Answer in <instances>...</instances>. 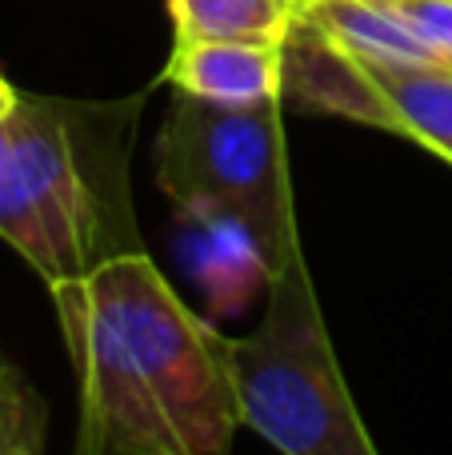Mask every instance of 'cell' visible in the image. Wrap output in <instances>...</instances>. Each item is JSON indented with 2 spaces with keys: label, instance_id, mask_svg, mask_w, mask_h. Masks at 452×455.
I'll return each instance as SVG.
<instances>
[{
  "label": "cell",
  "instance_id": "12",
  "mask_svg": "<svg viewBox=\"0 0 452 455\" xmlns=\"http://www.w3.org/2000/svg\"><path fill=\"white\" fill-rule=\"evenodd\" d=\"M285 4H288V12H293V16H304L312 0H285Z\"/></svg>",
  "mask_w": 452,
  "mask_h": 455
},
{
  "label": "cell",
  "instance_id": "1",
  "mask_svg": "<svg viewBox=\"0 0 452 455\" xmlns=\"http://www.w3.org/2000/svg\"><path fill=\"white\" fill-rule=\"evenodd\" d=\"M77 371L80 455H221L240 427L221 331L144 248L48 283Z\"/></svg>",
  "mask_w": 452,
  "mask_h": 455
},
{
  "label": "cell",
  "instance_id": "4",
  "mask_svg": "<svg viewBox=\"0 0 452 455\" xmlns=\"http://www.w3.org/2000/svg\"><path fill=\"white\" fill-rule=\"evenodd\" d=\"M157 188L200 224H237L269 275L301 248L285 148V100L224 108L176 96L157 136Z\"/></svg>",
  "mask_w": 452,
  "mask_h": 455
},
{
  "label": "cell",
  "instance_id": "3",
  "mask_svg": "<svg viewBox=\"0 0 452 455\" xmlns=\"http://www.w3.org/2000/svg\"><path fill=\"white\" fill-rule=\"evenodd\" d=\"M264 288L261 328L221 336L240 427L285 455H373L376 443L336 363L304 251L296 248Z\"/></svg>",
  "mask_w": 452,
  "mask_h": 455
},
{
  "label": "cell",
  "instance_id": "10",
  "mask_svg": "<svg viewBox=\"0 0 452 455\" xmlns=\"http://www.w3.org/2000/svg\"><path fill=\"white\" fill-rule=\"evenodd\" d=\"M384 4L424 48L432 60L452 64V0H376Z\"/></svg>",
  "mask_w": 452,
  "mask_h": 455
},
{
  "label": "cell",
  "instance_id": "6",
  "mask_svg": "<svg viewBox=\"0 0 452 455\" xmlns=\"http://www.w3.org/2000/svg\"><path fill=\"white\" fill-rule=\"evenodd\" d=\"M365 68L373 88L381 92L384 132L405 136L452 164V64L365 60Z\"/></svg>",
  "mask_w": 452,
  "mask_h": 455
},
{
  "label": "cell",
  "instance_id": "7",
  "mask_svg": "<svg viewBox=\"0 0 452 455\" xmlns=\"http://www.w3.org/2000/svg\"><path fill=\"white\" fill-rule=\"evenodd\" d=\"M304 16L317 28H325L336 44H344L349 52L365 56V60H392V64L432 60L429 48L376 0H312Z\"/></svg>",
  "mask_w": 452,
  "mask_h": 455
},
{
  "label": "cell",
  "instance_id": "9",
  "mask_svg": "<svg viewBox=\"0 0 452 455\" xmlns=\"http://www.w3.org/2000/svg\"><path fill=\"white\" fill-rule=\"evenodd\" d=\"M48 440V403L12 363L0 368V455H40Z\"/></svg>",
  "mask_w": 452,
  "mask_h": 455
},
{
  "label": "cell",
  "instance_id": "13",
  "mask_svg": "<svg viewBox=\"0 0 452 455\" xmlns=\"http://www.w3.org/2000/svg\"><path fill=\"white\" fill-rule=\"evenodd\" d=\"M4 363H8V360H4V355H0V368H4Z\"/></svg>",
  "mask_w": 452,
  "mask_h": 455
},
{
  "label": "cell",
  "instance_id": "8",
  "mask_svg": "<svg viewBox=\"0 0 452 455\" xmlns=\"http://www.w3.org/2000/svg\"><path fill=\"white\" fill-rule=\"evenodd\" d=\"M176 44L192 40H285L293 12L285 0H165Z\"/></svg>",
  "mask_w": 452,
  "mask_h": 455
},
{
  "label": "cell",
  "instance_id": "11",
  "mask_svg": "<svg viewBox=\"0 0 452 455\" xmlns=\"http://www.w3.org/2000/svg\"><path fill=\"white\" fill-rule=\"evenodd\" d=\"M16 104H20V88H16L12 80L0 72V124H4V120L16 112Z\"/></svg>",
  "mask_w": 452,
  "mask_h": 455
},
{
  "label": "cell",
  "instance_id": "2",
  "mask_svg": "<svg viewBox=\"0 0 452 455\" xmlns=\"http://www.w3.org/2000/svg\"><path fill=\"white\" fill-rule=\"evenodd\" d=\"M141 96L117 104L20 92L0 160V240L44 283L141 248L128 148Z\"/></svg>",
  "mask_w": 452,
  "mask_h": 455
},
{
  "label": "cell",
  "instance_id": "5",
  "mask_svg": "<svg viewBox=\"0 0 452 455\" xmlns=\"http://www.w3.org/2000/svg\"><path fill=\"white\" fill-rule=\"evenodd\" d=\"M165 80L184 96L224 108L285 100V40H192L173 44Z\"/></svg>",
  "mask_w": 452,
  "mask_h": 455
}]
</instances>
